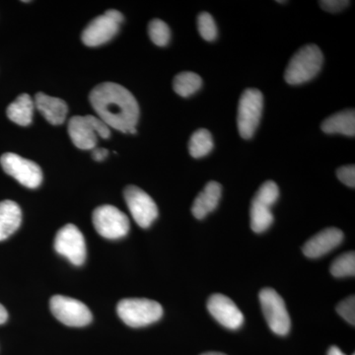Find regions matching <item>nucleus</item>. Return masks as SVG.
<instances>
[{"label": "nucleus", "instance_id": "dca6fc26", "mask_svg": "<svg viewBox=\"0 0 355 355\" xmlns=\"http://www.w3.org/2000/svg\"><path fill=\"white\" fill-rule=\"evenodd\" d=\"M34 103L35 108L38 109L51 125H58L64 123L69 108L64 100L40 92L35 96Z\"/></svg>", "mask_w": 355, "mask_h": 355}, {"label": "nucleus", "instance_id": "473e14b6", "mask_svg": "<svg viewBox=\"0 0 355 355\" xmlns=\"http://www.w3.org/2000/svg\"><path fill=\"white\" fill-rule=\"evenodd\" d=\"M202 355H226L224 354H221V352H205V354H202Z\"/></svg>", "mask_w": 355, "mask_h": 355}, {"label": "nucleus", "instance_id": "1a4fd4ad", "mask_svg": "<svg viewBox=\"0 0 355 355\" xmlns=\"http://www.w3.org/2000/svg\"><path fill=\"white\" fill-rule=\"evenodd\" d=\"M55 250L72 265L83 266L87 257V248L83 232L74 224H67L55 235Z\"/></svg>", "mask_w": 355, "mask_h": 355}, {"label": "nucleus", "instance_id": "4468645a", "mask_svg": "<svg viewBox=\"0 0 355 355\" xmlns=\"http://www.w3.org/2000/svg\"><path fill=\"white\" fill-rule=\"evenodd\" d=\"M343 233L340 229L331 227L313 236L303 247V254L310 259L324 256L342 244Z\"/></svg>", "mask_w": 355, "mask_h": 355}, {"label": "nucleus", "instance_id": "5701e85b", "mask_svg": "<svg viewBox=\"0 0 355 355\" xmlns=\"http://www.w3.org/2000/svg\"><path fill=\"white\" fill-rule=\"evenodd\" d=\"M331 272L336 277H354L355 254L349 252L338 257L331 266Z\"/></svg>", "mask_w": 355, "mask_h": 355}, {"label": "nucleus", "instance_id": "c85d7f7f", "mask_svg": "<svg viewBox=\"0 0 355 355\" xmlns=\"http://www.w3.org/2000/svg\"><path fill=\"white\" fill-rule=\"evenodd\" d=\"M105 15L108 16L110 19L118 23L119 25H121V23L123 22V19H125L123 14H121L120 11L114 10V9H110V10L106 11V12H105Z\"/></svg>", "mask_w": 355, "mask_h": 355}, {"label": "nucleus", "instance_id": "f03ea898", "mask_svg": "<svg viewBox=\"0 0 355 355\" xmlns=\"http://www.w3.org/2000/svg\"><path fill=\"white\" fill-rule=\"evenodd\" d=\"M324 55L316 44H307L292 57L287 65L284 78L291 85L308 83L319 73Z\"/></svg>", "mask_w": 355, "mask_h": 355}, {"label": "nucleus", "instance_id": "f3484780", "mask_svg": "<svg viewBox=\"0 0 355 355\" xmlns=\"http://www.w3.org/2000/svg\"><path fill=\"white\" fill-rule=\"evenodd\" d=\"M222 193L221 184L217 182H209L202 191L198 193L191 207V214L197 219H203L218 205Z\"/></svg>", "mask_w": 355, "mask_h": 355}, {"label": "nucleus", "instance_id": "4be33fe9", "mask_svg": "<svg viewBox=\"0 0 355 355\" xmlns=\"http://www.w3.org/2000/svg\"><path fill=\"white\" fill-rule=\"evenodd\" d=\"M214 146L211 133L205 128H200L191 137L189 151L193 158H202L210 153Z\"/></svg>", "mask_w": 355, "mask_h": 355}, {"label": "nucleus", "instance_id": "6ab92c4d", "mask_svg": "<svg viewBox=\"0 0 355 355\" xmlns=\"http://www.w3.org/2000/svg\"><path fill=\"white\" fill-rule=\"evenodd\" d=\"M322 130L328 135H355V112L354 110H347L329 116L321 125Z\"/></svg>", "mask_w": 355, "mask_h": 355}, {"label": "nucleus", "instance_id": "aec40b11", "mask_svg": "<svg viewBox=\"0 0 355 355\" xmlns=\"http://www.w3.org/2000/svg\"><path fill=\"white\" fill-rule=\"evenodd\" d=\"M34 110L35 103L31 96L21 94L16 98L15 101L9 105L6 114L9 120L26 127L32 123Z\"/></svg>", "mask_w": 355, "mask_h": 355}, {"label": "nucleus", "instance_id": "b1692460", "mask_svg": "<svg viewBox=\"0 0 355 355\" xmlns=\"http://www.w3.org/2000/svg\"><path fill=\"white\" fill-rule=\"evenodd\" d=\"M148 34L151 41L159 46H167L171 38L169 26L160 19L150 21L148 25Z\"/></svg>", "mask_w": 355, "mask_h": 355}, {"label": "nucleus", "instance_id": "bb28decb", "mask_svg": "<svg viewBox=\"0 0 355 355\" xmlns=\"http://www.w3.org/2000/svg\"><path fill=\"white\" fill-rule=\"evenodd\" d=\"M336 176L342 183L347 184L349 188L354 189L355 187V166H343L338 168L336 171Z\"/></svg>", "mask_w": 355, "mask_h": 355}, {"label": "nucleus", "instance_id": "6e6552de", "mask_svg": "<svg viewBox=\"0 0 355 355\" xmlns=\"http://www.w3.org/2000/svg\"><path fill=\"white\" fill-rule=\"evenodd\" d=\"M92 221L96 231L110 240L125 237L130 228L128 217L113 205L97 207L93 212Z\"/></svg>", "mask_w": 355, "mask_h": 355}, {"label": "nucleus", "instance_id": "f8f14e48", "mask_svg": "<svg viewBox=\"0 0 355 355\" xmlns=\"http://www.w3.org/2000/svg\"><path fill=\"white\" fill-rule=\"evenodd\" d=\"M123 196L135 221L141 228L150 227L158 217V207L153 198L137 186H128Z\"/></svg>", "mask_w": 355, "mask_h": 355}, {"label": "nucleus", "instance_id": "72a5a7b5", "mask_svg": "<svg viewBox=\"0 0 355 355\" xmlns=\"http://www.w3.org/2000/svg\"><path fill=\"white\" fill-rule=\"evenodd\" d=\"M352 355H354V354H352Z\"/></svg>", "mask_w": 355, "mask_h": 355}, {"label": "nucleus", "instance_id": "393cba45", "mask_svg": "<svg viewBox=\"0 0 355 355\" xmlns=\"http://www.w3.org/2000/svg\"><path fill=\"white\" fill-rule=\"evenodd\" d=\"M198 28L200 36L207 42H212L217 37V27L214 17L207 12H202L198 17Z\"/></svg>", "mask_w": 355, "mask_h": 355}, {"label": "nucleus", "instance_id": "c756f323", "mask_svg": "<svg viewBox=\"0 0 355 355\" xmlns=\"http://www.w3.org/2000/svg\"><path fill=\"white\" fill-rule=\"evenodd\" d=\"M108 154L109 153L107 149L97 148V147H95V148L93 149L92 156L96 161H103L108 156Z\"/></svg>", "mask_w": 355, "mask_h": 355}, {"label": "nucleus", "instance_id": "2f4dec72", "mask_svg": "<svg viewBox=\"0 0 355 355\" xmlns=\"http://www.w3.org/2000/svg\"><path fill=\"white\" fill-rule=\"evenodd\" d=\"M328 355H345V354H343L342 350L338 349V347H335V345H334V347H331V349H329Z\"/></svg>", "mask_w": 355, "mask_h": 355}, {"label": "nucleus", "instance_id": "ddd939ff", "mask_svg": "<svg viewBox=\"0 0 355 355\" xmlns=\"http://www.w3.org/2000/svg\"><path fill=\"white\" fill-rule=\"evenodd\" d=\"M207 309L214 319L229 330H238L244 323L241 310L223 294H214L207 301Z\"/></svg>", "mask_w": 355, "mask_h": 355}, {"label": "nucleus", "instance_id": "cd10ccee", "mask_svg": "<svg viewBox=\"0 0 355 355\" xmlns=\"http://www.w3.org/2000/svg\"><path fill=\"white\" fill-rule=\"evenodd\" d=\"M350 2L347 0H322L319 2L320 6L328 12L335 13L343 10L349 6Z\"/></svg>", "mask_w": 355, "mask_h": 355}, {"label": "nucleus", "instance_id": "423d86ee", "mask_svg": "<svg viewBox=\"0 0 355 355\" xmlns=\"http://www.w3.org/2000/svg\"><path fill=\"white\" fill-rule=\"evenodd\" d=\"M263 109V97L258 89H247L240 98L237 125L245 139L253 137L260 123Z\"/></svg>", "mask_w": 355, "mask_h": 355}, {"label": "nucleus", "instance_id": "f257e3e1", "mask_svg": "<svg viewBox=\"0 0 355 355\" xmlns=\"http://www.w3.org/2000/svg\"><path fill=\"white\" fill-rule=\"evenodd\" d=\"M89 101L98 118L119 132L137 133L139 106L127 88L114 83H103L92 89Z\"/></svg>", "mask_w": 355, "mask_h": 355}, {"label": "nucleus", "instance_id": "0eeeda50", "mask_svg": "<svg viewBox=\"0 0 355 355\" xmlns=\"http://www.w3.org/2000/svg\"><path fill=\"white\" fill-rule=\"evenodd\" d=\"M259 297L270 330L275 335L286 336L291 331V321L284 299L272 288L261 289Z\"/></svg>", "mask_w": 355, "mask_h": 355}, {"label": "nucleus", "instance_id": "9d476101", "mask_svg": "<svg viewBox=\"0 0 355 355\" xmlns=\"http://www.w3.org/2000/svg\"><path fill=\"white\" fill-rule=\"evenodd\" d=\"M50 308L60 323L69 327H85L92 321V313L87 306L69 296L55 295L51 298Z\"/></svg>", "mask_w": 355, "mask_h": 355}, {"label": "nucleus", "instance_id": "7c9ffc66", "mask_svg": "<svg viewBox=\"0 0 355 355\" xmlns=\"http://www.w3.org/2000/svg\"><path fill=\"white\" fill-rule=\"evenodd\" d=\"M7 319H8V313L3 305L0 304V324L6 323Z\"/></svg>", "mask_w": 355, "mask_h": 355}, {"label": "nucleus", "instance_id": "20e7f679", "mask_svg": "<svg viewBox=\"0 0 355 355\" xmlns=\"http://www.w3.org/2000/svg\"><path fill=\"white\" fill-rule=\"evenodd\" d=\"M69 135L74 146L83 150L94 149L97 146V137L109 139L111 135L110 128L98 116H76L69 120Z\"/></svg>", "mask_w": 355, "mask_h": 355}, {"label": "nucleus", "instance_id": "7ed1b4c3", "mask_svg": "<svg viewBox=\"0 0 355 355\" xmlns=\"http://www.w3.org/2000/svg\"><path fill=\"white\" fill-rule=\"evenodd\" d=\"M121 321L132 328L156 323L163 316V308L156 301L146 298H125L116 306Z\"/></svg>", "mask_w": 355, "mask_h": 355}, {"label": "nucleus", "instance_id": "412c9836", "mask_svg": "<svg viewBox=\"0 0 355 355\" xmlns=\"http://www.w3.org/2000/svg\"><path fill=\"white\" fill-rule=\"evenodd\" d=\"M202 85L200 76L193 72L184 71L177 74L173 81V88L175 92L181 97L187 98L195 94Z\"/></svg>", "mask_w": 355, "mask_h": 355}, {"label": "nucleus", "instance_id": "a878e982", "mask_svg": "<svg viewBox=\"0 0 355 355\" xmlns=\"http://www.w3.org/2000/svg\"><path fill=\"white\" fill-rule=\"evenodd\" d=\"M336 312L347 323L354 326L355 324V298L354 295L349 296L342 302L338 303Z\"/></svg>", "mask_w": 355, "mask_h": 355}, {"label": "nucleus", "instance_id": "39448f33", "mask_svg": "<svg viewBox=\"0 0 355 355\" xmlns=\"http://www.w3.org/2000/svg\"><path fill=\"white\" fill-rule=\"evenodd\" d=\"M279 197V187L275 182L268 181L261 184L252 200L250 209L251 228L254 232H265L272 226L273 214L270 209L277 202Z\"/></svg>", "mask_w": 355, "mask_h": 355}, {"label": "nucleus", "instance_id": "a211bd4d", "mask_svg": "<svg viewBox=\"0 0 355 355\" xmlns=\"http://www.w3.org/2000/svg\"><path fill=\"white\" fill-rule=\"evenodd\" d=\"M22 212L13 200L0 202V241L7 239L20 227Z\"/></svg>", "mask_w": 355, "mask_h": 355}, {"label": "nucleus", "instance_id": "9b49d317", "mask_svg": "<svg viewBox=\"0 0 355 355\" xmlns=\"http://www.w3.org/2000/svg\"><path fill=\"white\" fill-rule=\"evenodd\" d=\"M0 164L6 174L13 177L26 188H38L43 182V172L40 166L18 154L4 153L0 157Z\"/></svg>", "mask_w": 355, "mask_h": 355}, {"label": "nucleus", "instance_id": "2eb2a0df", "mask_svg": "<svg viewBox=\"0 0 355 355\" xmlns=\"http://www.w3.org/2000/svg\"><path fill=\"white\" fill-rule=\"evenodd\" d=\"M119 29H120V25L118 23L103 14L89 23L81 35V39L86 46H101L113 39L119 32Z\"/></svg>", "mask_w": 355, "mask_h": 355}]
</instances>
